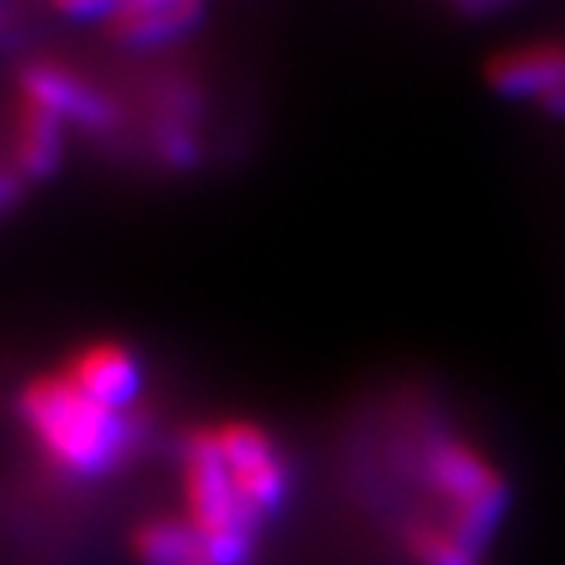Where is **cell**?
Masks as SVG:
<instances>
[{
	"mask_svg": "<svg viewBox=\"0 0 565 565\" xmlns=\"http://www.w3.org/2000/svg\"><path fill=\"white\" fill-rule=\"evenodd\" d=\"M18 419L58 473L93 480L109 473L130 447V423L75 388L62 372L34 375L14 398Z\"/></svg>",
	"mask_w": 565,
	"mask_h": 565,
	"instance_id": "cell-1",
	"label": "cell"
},
{
	"mask_svg": "<svg viewBox=\"0 0 565 565\" xmlns=\"http://www.w3.org/2000/svg\"><path fill=\"white\" fill-rule=\"evenodd\" d=\"M181 508L184 524L218 565H249L263 518L232 483L212 426H198L181 443Z\"/></svg>",
	"mask_w": 565,
	"mask_h": 565,
	"instance_id": "cell-2",
	"label": "cell"
},
{
	"mask_svg": "<svg viewBox=\"0 0 565 565\" xmlns=\"http://www.w3.org/2000/svg\"><path fill=\"white\" fill-rule=\"evenodd\" d=\"M423 483L447 514V529L480 548L508 511L511 491L494 460L463 436H433L423 447Z\"/></svg>",
	"mask_w": 565,
	"mask_h": 565,
	"instance_id": "cell-3",
	"label": "cell"
},
{
	"mask_svg": "<svg viewBox=\"0 0 565 565\" xmlns=\"http://www.w3.org/2000/svg\"><path fill=\"white\" fill-rule=\"evenodd\" d=\"M212 433L218 457L246 504L259 518L276 514L290 494V463L279 443L253 419H222Z\"/></svg>",
	"mask_w": 565,
	"mask_h": 565,
	"instance_id": "cell-4",
	"label": "cell"
},
{
	"mask_svg": "<svg viewBox=\"0 0 565 565\" xmlns=\"http://www.w3.org/2000/svg\"><path fill=\"white\" fill-rule=\"evenodd\" d=\"M18 99L55 116L58 124L89 130H103L113 124L109 99L62 62H28L18 75Z\"/></svg>",
	"mask_w": 565,
	"mask_h": 565,
	"instance_id": "cell-5",
	"label": "cell"
},
{
	"mask_svg": "<svg viewBox=\"0 0 565 565\" xmlns=\"http://www.w3.org/2000/svg\"><path fill=\"white\" fill-rule=\"evenodd\" d=\"M58 372L75 388H83L89 398L103 402V406L116 413H127L140 395V361L127 344L113 338H99L75 348Z\"/></svg>",
	"mask_w": 565,
	"mask_h": 565,
	"instance_id": "cell-6",
	"label": "cell"
},
{
	"mask_svg": "<svg viewBox=\"0 0 565 565\" xmlns=\"http://www.w3.org/2000/svg\"><path fill=\"white\" fill-rule=\"evenodd\" d=\"M205 8L191 0H137L116 4L106 18V38L119 49H160L174 45L198 28Z\"/></svg>",
	"mask_w": 565,
	"mask_h": 565,
	"instance_id": "cell-7",
	"label": "cell"
},
{
	"mask_svg": "<svg viewBox=\"0 0 565 565\" xmlns=\"http://www.w3.org/2000/svg\"><path fill=\"white\" fill-rule=\"evenodd\" d=\"M488 83L511 99H552L565 89V49L555 42H524L491 55Z\"/></svg>",
	"mask_w": 565,
	"mask_h": 565,
	"instance_id": "cell-8",
	"label": "cell"
},
{
	"mask_svg": "<svg viewBox=\"0 0 565 565\" xmlns=\"http://www.w3.org/2000/svg\"><path fill=\"white\" fill-rule=\"evenodd\" d=\"M62 127L55 116L42 113L31 103L18 99L14 124H11V164L8 178L45 181L62 157Z\"/></svg>",
	"mask_w": 565,
	"mask_h": 565,
	"instance_id": "cell-9",
	"label": "cell"
},
{
	"mask_svg": "<svg viewBox=\"0 0 565 565\" xmlns=\"http://www.w3.org/2000/svg\"><path fill=\"white\" fill-rule=\"evenodd\" d=\"M134 558L140 565H218L184 518H147L130 535Z\"/></svg>",
	"mask_w": 565,
	"mask_h": 565,
	"instance_id": "cell-10",
	"label": "cell"
},
{
	"mask_svg": "<svg viewBox=\"0 0 565 565\" xmlns=\"http://www.w3.org/2000/svg\"><path fill=\"white\" fill-rule=\"evenodd\" d=\"M402 548L416 565H480L477 548L447 524L406 521L402 524Z\"/></svg>",
	"mask_w": 565,
	"mask_h": 565,
	"instance_id": "cell-11",
	"label": "cell"
},
{
	"mask_svg": "<svg viewBox=\"0 0 565 565\" xmlns=\"http://www.w3.org/2000/svg\"><path fill=\"white\" fill-rule=\"evenodd\" d=\"M545 106H548L552 113H558V116H565V89H562V93H555L552 99H545Z\"/></svg>",
	"mask_w": 565,
	"mask_h": 565,
	"instance_id": "cell-12",
	"label": "cell"
}]
</instances>
